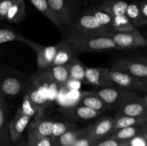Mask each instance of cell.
<instances>
[{"mask_svg": "<svg viewBox=\"0 0 147 146\" xmlns=\"http://www.w3.org/2000/svg\"><path fill=\"white\" fill-rule=\"evenodd\" d=\"M1 92L0 94L6 97H19L27 90V84L23 79L14 74H1Z\"/></svg>", "mask_w": 147, "mask_h": 146, "instance_id": "9c48e42d", "label": "cell"}, {"mask_svg": "<svg viewBox=\"0 0 147 146\" xmlns=\"http://www.w3.org/2000/svg\"><path fill=\"white\" fill-rule=\"evenodd\" d=\"M145 132H147V123L118 130L115 131L109 137L122 142L129 141L136 135Z\"/></svg>", "mask_w": 147, "mask_h": 146, "instance_id": "d6986e66", "label": "cell"}, {"mask_svg": "<svg viewBox=\"0 0 147 146\" xmlns=\"http://www.w3.org/2000/svg\"><path fill=\"white\" fill-rule=\"evenodd\" d=\"M95 92L104 101L108 110H119L126 100L137 94L117 86L103 87Z\"/></svg>", "mask_w": 147, "mask_h": 146, "instance_id": "7a4b0ae2", "label": "cell"}, {"mask_svg": "<svg viewBox=\"0 0 147 146\" xmlns=\"http://www.w3.org/2000/svg\"><path fill=\"white\" fill-rule=\"evenodd\" d=\"M114 122L115 131H116V130L125 128V127L147 123V120H144V119L138 118V117L116 114L114 117Z\"/></svg>", "mask_w": 147, "mask_h": 146, "instance_id": "83f0119b", "label": "cell"}, {"mask_svg": "<svg viewBox=\"0 0 147 146\" xmlns=\"http://www.w3.org/2000/svg\"><path fill=\"white\" fill-rule=\"evenodd\" d=\"M16 0H0V20L5 19L6 14L9 7L15 2Z\"/></svg>", "mask_w": 147, "mask_h": 146, "instance_id": "8d00e7d4", "label": "cell"}, {"mask_svg": "<svg viewBox=\"0 0 147 146\" xmlns=\"http://www.w3.org/2000/svg\"><path fill=\"white\" fill-rule=\"evenodd\" d=\"M19 108L22 112V113L29 116V117H32V118H34L36 116L42 113V112L32 101L28 93L27 92H25V94H24L22 102L21 105Z\"/></svg>", "mask_w": 147, "mask_h": 146, "instance_id": "4dcf8cb0", "label": "cell"}, {"mask_svg": "<svg viewBox=\"0 0 147 146\" xmlns=\"http://www.w3.org/2000/svg\"><path fill=\"white\" fill-rule=\"evenodd\" d=\"M119 50L133 48H147V40L139 31L134 32H116L112 31L109 34Z\"/></svg>", "mask_w": 147, "mask_h": 146, "instance_id": "8992f818", "label": "cell"}, {"mask_svg": "<svg viewBox=\"0 0 147 146\" xmlns=\"http://www.w3.org/2000/svg\"><path fill=\"white\" fill-rule=\"evenodd\" d=\"M123 143V142L119 141V140H116V139L109 137V138L106 139V140H102L99 141L96 145V146H119Z\"/></svg>", "mask_w": 147, "mask_h": 146, "instance_id": "74e56055", "label": "cell"}, {"mask_svg": "<svg viewBox=\"0 0 147 146\" xmlns=\"http://www.w3.org/2000/svg\"><path fill=\"white\" fill-rule=\"evenodd\" d=\"M69 72H70V80H76L80 82L86 83V68L84 64L76 57L70 64H68Z\"/></svg>", "mask_w": 147, "mask_h": 146, "instance_id": "d4e9b609", "label": "cell"}, {"mask_svg": "<svg viewBox=\"0 0 147 146\" xmlns=\"http://www.w3.org/2000/svg\"><path fill=\"white\" fill-rule=\"evenodd\" d=\"M86 84H91L100 88L116 86L111 78L110 68L108 67H87Z\"/></svg>", "mask_w": 147, "mask_h": 146, "instance_id": "30bf717a", "label": "cell"}, {"mask_svg": "<svg viewBox=\"0 0 147 146\" xmlns=\"http://www.w3.org/2000/svg\"><path fill=\"white\" fill-rule=\"evenodd\" d=\"M27 39V37L9 29L1 28L0 29V44H1L15 41L24 43Z\"/></svg>", "mask_w": 147, "mask_h": 146, "instance_id": "d6a6232c", "label": "cell"}, {"mask_svg": "<svg viewBox=\"0 0 147 146\" xmlns=\"http://www.w3.org/2000/svg\"><path fill=\"white\" fill-rule=\"evenodd\" d=\"M27 16L24 0H16L6 14V21L14 24L21 23Z\"/></svg>", "mask_w": 147, "mask_h": 146, "instance_id": "7402d4cb", "label": "cell"}, {"mask_svg": "<svg viewBox=\"0 0 147 146\" xmlns=\"http://www.w3.org/2000/svg\"><path fill=\"white\" fill-rule=\"evenodd\" d=\"M115 132L114 117H103L90 125L88 135L97 141L111 135Z\"/></svg>", "mask_w": 147, "mask_h": 146, "instance_id": "7c38bea8", "label": "cell"}, {"mask_svg": "<svg viewBox=\"0 0 147 146\" xmlns=\"http://www.w3.org/2000/svg\"><path fill=\"white\" fill-rule=\"evenodd\" d=\"M138 60H139V61L142 62H144V64H146L147 65V58L146 57H140V58L137 59Z\"/></svg>", "mask_w": 147, "mask_h": 146, "instance_id": "60d3db41", "label": "cell"}, {"mask_svg": "<svg viewBox=\"0 0 147 146\" xmlns=\"http://www.w3.org/2000/svg\"><path fill=\"white\" fill-rule=\"evenodd\" d=\"M17 143V144L16 146H28L27 145V142L24 141V140H22V139L18 142V143Z\"/></svg>", "mask_w": 147, "mask_h": 146, "instance_id": "ab89813d", "label": "cell"}, {"mask_svg": "<svg viewBox=\"0 0 147 146\" xmlns=\"http://www.w3.org/2000/svg\"><path fill=\"white\" fill-rule=\"evenodd\" d=\"M28 146H55V140L52 137H43L30 130H27Z\"/></svg>", "mask_w": 147, "mask_h": 146, "instance_id": "f546056e", "label": "cell"}, {"mask_svg": "<svg viewBox=\"0 0 147 146\" xmlns=\"http://www.w3.org/2000/svg\"><path fill=\"white\" fill-rule=\"evenodd\" d=\"M8 105L6 98L0 94V144L1 145L9 143V121L8 120Z\"/></svg>", "mask_w": 147, "mask_h": 146, "instance_id": "e0dca14e", "label": "cell"}, {"mask_svg": "<svg viewBox=\"0 0 147 146\" xmlns=\"http://www.w3.org/2000/svg\"><path fill=\"white\" fill-rule=\"evenodd\" d=\"M129 3L123 0H104L98 7L115 17L125 15Z\"/></svg>", "mask_w": 147, "mask_h": 146, "instance_id": "603a6c76", "label": "cell"}, {"mask_svg": "<svg viewBox=\"0 0 147 146\" xmlns=\"http://www.w3.org/2000/svg\"><path fill=\"white\" fill-rule=\"evenodd\" d=\"M24 44L37 54V65L39 70H49L54 64L58 44L54 46H43L27 38Z\"/></svg>", "mask_w": 147, "mask_h": 146, "instance_id": "5b68a950", "label": "cell"}, {"mask_svg": "<svg viewBox=\"0 0 147 146\" xmlns=\"http://www.w3.org/2000/svg\"><path fill=\"white\" fill-rule=\"evenodd\" d=\"M1 146H12V145H11V143H7V144L4 145H1Z\"/></svg>", "mask_w": 147, "mask_h": 146, "instance_id": "7bdbcfd3", "label": "cell"}, {"mask_svg": "<svg viewBox=\"0 0 147 146\" xmlns=\"http://www.w3.org/2000/svg\"><path fill=\"white\" fill-rule=\"evenodd\" d=\"M98 142L88 135V133L76 140L72 146H96Z\"/></svg>", "mask_w": 147, "mask_h": 146, "instance_id": "e575fe53", "label": "cell"}, {"mask_svg": "<svg viewBox=\"0 0 147 146\" xmlns=\"http://www.w3.org/2000/svg\"><path fill=\"white\" fill-rule=\"evenodd\" d=\"M144 97H145V99H146V101L147 102V96H144Z\"/></svg>", "mask_w": 147, "mask_h": 146, "instance_id": "ee69618b", "label": "cell"}, {"mask_svg": "<svg viewBox=\"0 0 147 146\" xmlns=\"http://www.w3.org/2000/svg\"><path fill=\"white\" fill-rule=\"evenodd\" d=\"M116 114L138 117L147 120V102L145 97L136 94L126 100Z\"/></svg>", "mask_w": 147, "mask_h": 146, "instance_id": "ba28073f", "label": "cell"}, {"mask_svg": "<svg viewBox=\"0 0 147 146\" xmlns=\"http://www.w3.org/2000/svg\"><path fill=\"white\" fill-rule=\"evenodd\" d=\"M110 76L115 85L133 92H147V81L128 73L110 68Z\"/></svg>", "mask_w": 147, "mask_h": 146, "instance_id": "277c9868", "label": "cell"}, {"mask_svg": "<svg viewBox=\"0 0 147 146\" xmlns=\"http://www.w3.org/2000/svg\"><path fill=\"white\" fill-rule=\"evenodd\" d=\"M126 15L129 18V19L130 20L131 22L136 28L141 27L144 25V24H146L144 21L143 17H142V13H141L139 2H133L129 4L128 8L126 9Z\"/></svg>", "mask_w": 147, "mask_h": 146, "instance_id": "484cf974", "label": "cell"}, {"mask_svg": "<svg viewBox=\"0 0 147 146\" xmlns=\"http://www.w3.org/2000/svg\"><path fill=\"white\" fill-rule=\"evenodd\" d=\"M79 104L86 106L100 113L108 110L106 103L100 98L98 94H96L95 91L83 93Z\"/></svg>", "mask_w": 147, "mask_h": 146, "instance_id": "44dd1931", "label": "cell"}, {"mask_svg": "<svg viewBox=\"0 0 147 146\" xmlns=\"http://www.w3.org/2000/svg\"><path fill=\"white\" fill-rule=\"evenodd\" d=\"M90 125L82 128H74L69 130L55 140V146H72L80 137L88 134Z\"/></svg>", "mask_w": 147, "mask_h": 146, "instance_id": "ffe728a7", "label": "cell"}, {"mask_svg": "<svg viewBox=\"0 0 147 146\" xmlns=\"http://www.w3.org/2000/svg\"><path fill=\"white\" fill-rule=\"evenodd\" d=\"M77 127V125L73 120H63V121H55L53 126V132L52 138L57 139L62 135L65 134L69 130Z\"/></svg>", "mask_w": 147, "mask_h": 146, "instance_id": "1f68e13d", "label": "cell"}, {"mask_svg": "<svg viewBox=\"0 0 147 146\" xmlns=\"http://www.w3.org/2000/svg\"><path fill=\"white\" fill-rule=\"evenodd\" d=\"M78 52L67 40H62L58 43V50L55 59L54 65H68L76 57Z\"/></svg>", "mask_w": 147, "mask_h": 146, "instance_id": "9a60e30c", "label": "cell"}, {"mask_svg": "<svg viewBox=\"0 0 147 146\" xmlns=\"http://www.w3.org/2000/svg\"><path fill=\"white\" fill-rule=\"evenodd\" d=\"M53 81L60 86H65L70 80L67 65H54L48 70Z\"/></svg>", "mask_w": 147, "mask_h": 146, "instance_id": "cb8c5ba5", "label": "cell"}, {"mask_svg": "<svg viewBox=\"0 0 147 146\" xmlns=\"http://www.w3.org/2000/svg\"><path fill=\"white\" fill-rule=\"evenodd\" d=\"M129 141H125L119 146H129Z\"/></svg>", "mask_w": 147, "mask_h": 146, "instance_id": "b9f144b4", "label": "cell"}, {"mask_svg": "<svg viewBox=\"0 0 147 146\" xmlns=\"http://www.w3.org/2000/svg\"><path fill=\"white\" fill-rule=\"evenodd\" d=\"M89 11L96 17L100 25L103 26L107 29L113 31V17L109 12L105 10L97 7V8L92 9Z\"/></svg>", "mask_w": 147, "mask_h": 146, "instance_id": "f1b7e54d", "label": "cell"}, {"mask_svg": "<svg viewBox=\"0 0 147 146\" xmlns=\"http://www.w3.org/2000/svg\"><path fill=\"white\" fill-rule=\"evenodd\" d=\"M26 92L28 93L29 96L31 98L32 101L34 103V104L42 112L43 110L47 107V99L42 94L40 90L33 88L27 90Z\"/></svg>", "mask_w": 147, "mask_h": 146, "instance_id": "836d02e7", "label": "cell"}, {"mask_svg": "<svg viewBox=\"0 0 147 146\" xmlns=\"http://www.w3.org/2000/svg\"><path fill=\"white\" fill-rule=\"evenodd\" d=\"M146 38V40H147V34H146V37H145Z\"/></svg>", "mask_w": 147, "mask_h": 146, "instance_id": "f6af8a7d", "label": "cell"}, {"mask_svg": "<svg viewBox=\"0 0 147 146\" xmlns=\"http://www.w3.org/2000/svg\"><path fill=\"white\" fill-rule=\"evenodd\" d=\"M145 96H147V92H146V95H145Z\"/></svg>", "mask_w": 147, "mask_h": 146, "instance_id": "bcb514c9", "label": "cell"}, {"mask_svg": "<svg viewBox=\"0 0 147 146\" xmlns=\"http://www.w3.org/2000/svg\"><path fill=\"white\" fill-rule=\"evenodd\" d=\"M136 31H138V29L134 26L126 14L113 17V31L134 32Z\"/></svg>", "mask_w": 147, "mask_h": 146, "instance_id": "4316f807", "label": "cell"}, {"mask_svg": "<svg viewBox=\"0 0 147 146\" xmlns=\"http://www.w3.org/2000/svg\"><path fill=\"white\" fill-rule=\"evenodd\" d=\"M55 121L43 116L42 113L33 118L29 125L28 130L32 131L43 137H52Z\"/></svg>", "mask_w": 147, "mask_h": 146, "instance_id": "2e32d148", "label": "cell"}, {"mask_svg": "<svg viewBox=\"0 0 147 146\" xmlns=\"http://www.w3.org/2000/svg\"><path fill=\"white\" fill-rule=\"evenodd\" d=\"M139 7H140L141 13L144 19L145 24H147V0H142L139 1Z\"/></svg>", "mask_w": 147, "mask_h": 146, "instance_id": "f35d334b", "label": "cell"}, {"mask_svg": "<svg viewBox=\"0 0 147 146\" xmlns=\"http://www.w3.org/2000/svg\"><path fill=\"white\" fill-rule=\"evenodd\" d=\"M70 27L83 34L91 35H109L112 32L100 25L96 17L89 10L80 16Z\"/></svg>", "mask_w": 147, "mask_h": 146, "instance_id": "3957f363", "label": "cell"}, {"mask_svg": "<svg viewBox=\"0 0 147 146\" xmlns=\"http://www.w3.org/2000/svg\"><path fill=\"white\" fill-rule=\"evenodd\" d=\"M66 39L78 52H98L119 50L110 36L83 34L72 27L67 31Z\"/></svg>", "mask_w": 147, "mask_h": 146, "instance_id": "6da1fadb", "label": "cell"}, {"mask_svg": "<svg viewBox=\"0 0 147 146\" xmlns=\"http://www.w3.org/2000/svg\"><path fill=\"white\" fill-rule=\"evenodd\" d=\"M31 119L32 117L22 113L20 108L17 109L15 115L9 121V125L10 140L11 142L18 143L21 140L23 133L31 123Z\"/></svg>", "mask_w": 147, "mask_h": 146, "instance_id": "4fadbf2b", "label": "cell"}, {"mask_svg": "<svg viewBox=\"0 0 147 146\" xmlns=\"http://www.w3.org/2000/svg\"><path fill=\"white\" fill-rule=\"evenodd\" d=\"M111 69L128 73L134 77L147 81V65L138 60L118 59L113 62Z\"/></svg>", "mask_w": 147, "mask_h": 146, "instance_id": "52a82bcc", "label": "cell"}, {"mask_svg": "<svg viewBox=\"0 0 147 146\" xmlns=\"http://www.w3.org/2000/svg\"><path fill=\"white\" fill-rule=\"evenodd\" d=\"M103 1H104V0H103Z\"/></svg>", "mask_w": 147, "mask_h": 146, "instance_id": "7dc6e473", "label": "cell"}, {"mask_svg": "<svg viewBox=\"0 0 147 146\" xmlns=\"http://www.w3.org/2000/svg\"><path fill=\"white\" fill-rule=\"evenodd\" d=\"M65 27H70L74 17V7L71 0H47Z\"/></svg>", "mask_w": 147, "mask_h": 146, "instance_id": "8fae6325", "label": "cell"}, {"mask_svg": "<svg viewBox=\"0 0 147 146\" xmlns=\"http://www.w3.org/2000/svg\"><path fill=\"white\" fill-rule=\"evenodd\" d=\"M30 1L37 9L40 11L45 17H47L50 21H52L60 31L62 32L64 31L65 26L50 7L47 0H30Z\"/></svg>", "mask_w": 147, "mask_h": 146, "instance_id": "ac0fdd59", "label": "cell"}, {"mask_svg": "<svg viewBox=\"0 0 147 146\" xmlns=\"http://www.w3.org/2000/svg\"><path fill=\"white\" fill-rule=\"evenodd\" d=\"M129 146H147V132L141 133L129 140Z\"/></svg>", "mask_w": 147, "mask_h": 146, "instance_id": "d590c367", "label": "cell"}, {"mask_svg": "<svg viewBox=\"0 0 147 146\" xmlns=\"http://www.w3.org/2000/svg\"><path fill=\"white\" fill-rule=\"evenodd\" d=\"M61 113L73 121H88L98 117L101 113L79 104L74 107L60 110Z\"/></svg>", "mask_w": 147, "mask_h": 146, "instance_id": "5bb4252c", "label": "cell"}]
</instances>
